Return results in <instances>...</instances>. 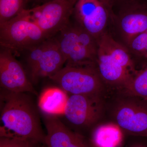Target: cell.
<instances>
[{"instance_id":"1","label":"cell","mask_w":147,"mask_h":147,"mask_svg":"<svg viewBox=\"0 0 147 147\" xmlns=\"http://www.w3.org/2000/svg\"><path fill=\"white\" fill-rule=\"evenodd\" d=\"M25 95L4 90L2 92L0 137L44 144L45 135L31 101Z\"/></svg>"},{"instance_id":"2","label":"cell","mask_w":147,"mask_h":147,"mask_svg":"<svg viewBox=\"0 0 147 147\" xmlns=\"http://www.w3.org/2000/svg\"><path fill=\"white\" fill-rule=\"evenodd\" d=\"M97 41L96 65L108 93L124 91L138 70L131 54L107 31Z\"/></svg>"},{"instance_id":"3","label":"cell","mask_w":147,"mask_h":147,"mask_svg":"<svg viewBox=\"0 0 147 147\" xmlns=\"http://www.w3.org/2000/svg\"><path fill=\"white\" fill-rule=\"evenodd\" d=\"M106 121L118 125L125 135L147 138V100L123 92L105 98Z\"/></svg>"},{"instance_id":"4","label":"cell","mask_w":147,"mask_h":147,"mask_svg":"<svg viewBox=\"0 0 147 147\" xmlns=\"http://www.w3.org/2000/svg\"><path fill=\"white\" fill-rule=\"evenodd\" d=\"M48 38L31 18L29 9L5 23L0 24L1 47L21 55L30 48Z\"/></svg>"},{"instance_id":"5","label":"cell","mask_w":147,"mask_h":147,"mask_svg":"<svg viewBox=\"0 0 147 147\" xmlns=\"http://www.w3.org/2000/svg\"><path fill=\"white\" fill-rule=\"evenodd\" d=\"M106 97L69 95L63 115L74 131L80 134L82 131H89L90 133L96 127L106 121Z\"/></svg>"},{"instance_id":"6","label":"cell","mask_w":147,"mask_h":147,"mask_svg":"<svg viewBox=\"0 0 147 147\" xmlns=\"http://www.w3.org/2000/svg\"><path fill=\"white\" fill-rule=\"evenodd\" d=\"M49 79L68 94L106 96V86L100 77L96 65H65Z\"/></svg>"},{"instance_id":"7","label":"cell","mask_w":147,"mask_h":147,"mask_svg":"<svg viewBox=\"0 0 147 147\" xmlns=\"http://www.w3.org/2000/svg\"><path fill=\"white\" fill-rule=\"evenodd\" d=\"M56 35L54 37L65 58L66 65H96V56L92 52L93 38L84 29L69 23Z\"/></svg>"},{"instance_id":"8","label":"cell","mask_w":147,"mask_h":147,"mask_svg":"<svg viewBox=\"0 0 147 147\" xmlns=\"http://www.w3.org/2000/svg\"><path fill=\"white\" fill-rule=\"evenodd\" d=\"M78 0H51L29 9L31 18L48 38L55 36L69 23Z\"/></svg>"},{"instance_id":"9","label":"cell","mask_w":147,"mask_h":147,"mask_svg":"<svg viewBox=\"0 0 147 147\" xmlns=\"http://www.w3.org/2000/svg\"><path fill=\"white\" fill-rule=\"evenodd\" d=\"M72 15L76 24L96 40L107 31L111 17L110 11L100 0H78Z\"/></svg>"},{"instance_id":"10","label":"cell","mask_w":147,"mask_h":147,"mask_svg":"<svg viewBox=\"0 0 147 147\" xmlns=\"http://www.w3.org/2000/svg\"><path fill=\"white\" fill-rule=\"evenodd\" d=\"M0 84L3 90L18 93L36 95L31 80L21 64L10 50L1 47Z\"/></svg>"},{"instance_id":"11","label":"cell","mask_w":147,"mask_h":147,"mask_svg":"<svg viewBox=\"0 0 147 147\" xmlns=\"http://www.w3.org/2000/svg\"><path fill=\"white\" fill-rule=\"evenodd\" d=\"M110 20L125 46L134 37L147 30V3L121 9Z\"/></svg>"},{"instance_id":"12","label":"cell","mask_w":147,"mask_h":147,"mask_svg":"<svg viewBox=\"0 0 147 147\" xmlns=\"http://www.w3.org/2000/svg\"><path fill=\"white\" fill-rule=\"evenodd\" d=\"M45 123L46 147H92L84 135L70 129L56 116L46 115Z\"/></svg>"},{"instance_id":"13","label":"cell","mask_w":147,"mask_h":147,"mask_svg":"<svg viewBox=\"0 0 147 147\" xmlns=\"http://www.w3.org/2000/svg\"><path fill=\"white\" fill-rule=\"evenodd\" d=\"M66 63L55 37L48 38L47 46L33 68L29 71L32 82L34 83L43 77L54 75L63 68Z\"/></svg>"},{"instance_id":"14","label":"cell","mask_w":147,"mask_h":147,"mask_svg":"<svg viewBox=\"0 0 147 147\" xmlns=\"http://www.w3.org/2000/svg\"><path fill=\"white\" fill-rule=\"evenodd\" d=\"M125 135L115 124L105 121L92 130L89 142L92 147H122Z\"/></svg>"},{"instance_id":"15","label":"cell","mask_w":147,"mask_h":147,"mask_svg":"<svg viewBox=\"0 0 147 147\" xmlns=\"http://www.w3.org/2000/svg\"><path fill=\"white\" fill-rule=\"evenodd\" d=\"M67 94L60 88H47L40 96L38 107L47 116L63 115L68 99Z\"/></svg>"},{"instance_id":"16","label":"cell","mask_w":147,"mask_h":147,"mask_svg":"<svg viewBox=\"0 0 147 147\" xmlns=\"http://www.w3.org/2000/svg\"><path fill=\"white\" fill-rule=\"evenodd\" d=\"M125 47L132 56L138 69L147 64V30L140 34Z\"/></svg>"},{"instance_id":"17","label":"cell","mask_w":147,"mask_h":147,"mask_svg":"<svg viewBox=\"0 0 147 147\" xmlns=\"http://www.w3.org/2000/svg\"><path fill=\"white\" fill-rule=\"evenodd\" d=\"M123 92L147 100V64L138 69L129 86Z\"/></svg>"},{"instance_id":"18","label":"cell","mask_w":147,"mask_h":147,"mask_svg":"<svg viewBox=\"0 0 147 147\" xmlns=\"http://www.w3.org/2000/svg\"><path fill=\"white\" fill-rule=\"evenodd\" d=\"M25 0H0V24L13 18L24 9Z\"/></svg>"},{"instance_id":"19","label":"cell","mask_w":147,"mask_h":147,"mask_svg":"<svg viewBox=\"0 0 147 147\" xmlns=\"http://www.w3.org/2000/svg\"><path fill=\"white\" fill-rule=\"evenodd\" d=\"M37 144L21 139L0 137V147H35Z\"/></svg>"},{"instance_id":"20","label":"cell","mask_w":147,"mask_h":147,"mask_svg":"<svg viewBox=\"0 0 147 147\" xmlns=\"http://www.w3.org/2000/svg\"><path fill=\"white\" fill-rule=\"evenodd\" d=\"M113 14L124 7L136 4L147 3V0H111Z\"/></svg>"},{"instance_id":"21","label":"cell","mask_w":147,"mask_h":147,"mask_svg":"<svg viewBox=\"0 0 147 147\" xmlns=\"http://www.w3.org/2000/svg\"><path fill=\"white\" fill-rule=\"evenodd\" d=\"M122 147H147V138L133 137Z\"/></svg>"},{"instance_id":"22","label":"cell","mask_w":147,"mask_h":147,"mask_svg":"<svg viewBox=\"0 0 147 147\" xmlns=\"http://www.w3.org/2000/svg\"><path fill=\"white\" fill-rule=\"evenodd\" d=\"M100 1L105 6L108 10L110 11L111 15H113V12L111 0H100Z\"/></svg>"},{"instance_id":"23","label":"cell","mask_w":147,"mask_h":147,"mask_svg":"<svg viewBox=\"0 0 147 147\" xmlns=\"http://www.w3.org/2000/svg\"><path fill=\"white\" fill-rule=\"evenodd\" d=\"M40 1L42 2V3H45V2H47L49 1H51V0H39Z\"/></svg>"},{"instance_id":"24","label":"cell","mask_w":147,"mask_h":147,"mask_svg":"<svg viewBox=\"0 0 147 147\" xmlns=\"http://www.w3.org/2000/svg\"><path fill=\"white\" fill-rule=\"evenodd\" d=\"M35 147H40L39 146H35Z\"/></svg>"}]
</instances>
